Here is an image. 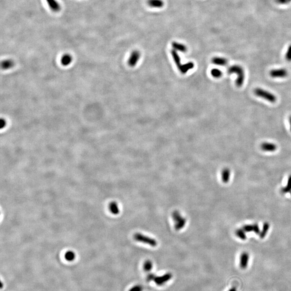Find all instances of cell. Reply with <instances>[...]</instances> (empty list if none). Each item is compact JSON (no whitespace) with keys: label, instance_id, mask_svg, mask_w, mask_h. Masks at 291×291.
Listing matches in <instances>:
<instances>
[{"label":"cell","instance_id":"cell-1","mask_svg":"<svg viewBox=\"0 0 291 291\" xmlns=\"http://www.w3.org/2000/svg\"><path fill=\"white\" fill-rule=\"evenodd\" d=\"M228 74H236L237 78L236 80V85L238 87L242 86L245 80V72L241 66L234 65L230 66L227 70Z\"/></svg>","mask_w":291,"mask_h":291},{"label":"cell","instance_id":"cell-2","mask_svg":"<svg viewBox=\"0 0 291 291\" xmlns=\"http://www.w3.org/2000/svg\"><path fill=\"white\" fill-rule=\"evenodd\" d=\"M171 215L175 222V229L176 231H180L182 230L186 226L187 219L183 217L178 210L173 211Z\"/></svg>","mask_w":291,"mask_h":291},{"label":"cell","instance_id":"cell-3","mask_svg":"<svg viewBox=\"0 0 291 291\" xmlns=\"http://www.w3.org/2000/svg\"><path fill=\"white\" fill-rule=\"evenodd\" d=\"M254 93L256 96L264 99L270 103H275L277 101V97L274 94L264 89L256 88L254 90Z\"/></svg>","mask_w":291,"mask_h":291},{"label":"cell","instance_id":"cell-4","mask_svg":"<svg viewBox=\"0 0 291 291\" xmlns=\"http://www.w3.org/2000/svg\"><path fill=\"white\" fill-rule=\"evenodd\" d=\"M134 239L137 242H143L152 247H155L157 245V241L155 239L139 232H137L134 234Z\"/></svg>","mask_w":291,"mask_h":291},{"label":"cell","instance_id":"cell-5","mask_svg":"<svg viewBox=\"0 0 291 291\" xmlns=\"http://www.w3.org/2000/svg\"><path fill=\"white\" fill-rule=\"evenodd\" d=\"M172 277L173 276L170 273H167L161 276H156L154 278V283L157 285L162 286L171 279Z\"/></svg>","mask_w":291,"mask_h":291},{"label":"cell","instance_id":"cell-6","mask_svg":"<svg viewBox=\"0 0 291 291\" xmlns=\"http://www.w3.org/2000/svg\"><path fill=\"white\" fill-rule=\"evenodd\" d=\"M288 71L285 69H278L272 70L270 72V75L273 78H285L288 76Z\"/></svg>","mask_w":291,"mask_h":291},{"label":"cell","instance_id":"cell-7","mask_svg":"<svg viewBox=\"0 0 291 291\" xmlns=\"http://www.w3.org/2000/svg\"><path fill=\"white\" fill-rule=\"evenodd\" d=\"M140 58V52L134 50L132 52L128 60V64L131 67H134L137 65Z\"/></svg>","mask_w":291,"mask_h":291},{"label":"cell","instance_id":"cell-8","mask_svg":"<svg viewBox=\"0 0 291 291\" xmlns=\"http://www.w3.org/2000/svg\"><path fill=\"white\" fill-rule=\"evenodd\" d=\"M249 260V255L247 252H242L240 257V265L242 269H245L248 266Z\"/></svg>","mask_w":291,"mask_h":291},{"label":"cell","instance_id":"cell-9","mask_svg":"<svg viewBox=\"0 0 291 291\" xmlns=\"http://www.w3.org/2000/svg\"><path fill=\"white\" fill-rule=\"evenodd\" d=\"M261 149L265 151L273 152L277 149V145L273 143H264L260 146Z\"/></svg>","mask_w":291,"mask_h":291},{"label":"cell","instance_id":"cell-10","mask_svg":"<svg viewBox=\"0 0 291 291\" xmlns=\"http://www.w3.org/2000/svg\"><path fill=\"white\" fill-rule=\"evenodd\" d=\"M48 6L54 12H59L61 9L60 3L56 0H46Z\"/></svg>","mask_w":291,"mask_h":291},{"label":"cell","instance_id":"cell-11","mask_svg":"<svg viewBox=\"0 0 291 291\" xmlns=\"http://www.w3.org/2000/svg\"><path fill=\"white\" fill-rule=\"evenodd\" d=\"M194 67V63L192 62H189L184 64H182L178 69L181 73H182V74H186V73L190 70L193 69Z\"/></svg>","mask_w":291,"mask_h":291},{"label":"cell","instance_id":"cell-12","mask_svg":"<svg viewBox=\"0 0 291 291\" xmlns=\"http://www.w3.org/2000/svg\"><path fill=\"white\" fill-rule=\"evenodd\" d=\"M212 63L218 66H226L228 64V60L223 57H215L212 59Z\"/></svg>","mask_w":291,"mask_h":291},{"label":"cell","instance_id":"cell-13","mask_svg":"<svg viewBox=\"0 0 291 291\" xmlns=\"http://www.w3.org/2000/svg\"><path fill=\"white\" fill-rule=\"evenodd\" d=\"M147 3L148 6L155 8H160L164 6V3L162 0H148Z\"/></svg>","mask_w":291,"mask_h":291},{"label":"cell","instance_id":"cell-14","mask_svg":"<svg viewBox=\"0 0 291 291\" xmlns=\"http://www.w3.org/2000/svg\"><path fill=\"white\" fill-rule=\"evenodd\" d=\"M172 46L174 48V50L180 51L182 52H186L187 51V48L186 46L181 43H177L176 42H174L172 43Z\"/></svg>","mask_w":291,"mask_h":291},{"label":"cell","instance_id":"cell-15","mask_svg":"<svg viewBox=\"0 0 291 291\" xmlns=\"http://www.w3.org/2000/svg\"><path fill=\"white\" fill-rule=\"evenodd\" d=\"M60 60H61V64L63 66H68L71 64L72 61V57L70 54H64Z\"/></svg>","mask_w":291,"mask_h":291},{"label":"cell","instance_id":"cell-16","mask_svg":"<svg viewBox=\"0 0 291 291\" xmlns=\"http://www.w3.org/2000/svg\"><path fill=\"white\" fill-rule=\"evenodd\" d=\"M230 177V170L228 168L223 169L222 173V179L223 182L227 183L229 182Z\"/></svg>","mask_w":291,"mask_h":291},{"label":"cell","instance_id":"cell-17","mask_svg":"<svg viewBox=\"0 0 291 291\" xmlns=\"http://www.w3.org/2000/svg\"><path fill=\"white\" fill-rule=\"evenodd\" d=\"M171 54L172 55V57L173 58L174 62L176 64V65L177 66V68H179L180 66L182 65V64L181 63V60H180L179 55L178 54L176 50H175L174 49L171 50Z\"/></svg>","mask_w":291,"mask_h":291},{"label":"cell","instance_id":"cell-18","mask_svg":"<svg viewBox=\"0 0 291 291\" xmlns=\"http://www.w3.org/2000/svg\"><path fill=\"white\" fill-rule=\"evenodd\" d=\"M14 65V62L10 60H3L1 63V67L3 70H8L12 68Z\"/></svg>","mask_w":291,"mask_h":291},{"label":"cell","instance_id":"cell-19","mask_svg":"<svg viewBox=\"0 0 291 291\" xmlns=\"http://www.w3.org/2000/svg\"><path fill=\"white\" fill-rule=\"evenodd\" d=\"M109 210L113 214L117 215L119 213V208L117 203L115 202H112L109 204Z\"/></svg>","mask_w":291,"mask_h":291},{"label":"cell","instance_id":"cell-20","mask_svg":"<svg viewBox=\"0 0 291 291\" xmlns=\"http://www.w3.org/2000/svg\"><path fill=\"white\" fill-rule=\"evenodd\" d=\"M269 228H270V224H268V223H265L263 224V229L262 231H260L259 234L260 237L261 238H264V237H265V236L267 234L268 230H269Z\"/></svg>","mask_w":291,"mask_h":291},{"label":"cell","instance_id":"cell-21","mask_svg":"<svg viewBox=\"0 0 291 291\" xmlns=\"http://www.w3.org/2000/svg\"><path fill=\"white\" fill-rule=\"evenodd\" d=\"M153 268V263L150 260H146L143 264V270L146 272H149Z\"/></svg>","mask_w":291,"mask_h":291},{"label":"cell","instance_id":"cell-22","mask_svg":"<svg viewBox=\"0 0 291 291\" xmlns=\"http://www.w3.org/2000/svg\"><path fill=\"white\" fill-rule=\"evenodd\" d=\"M236 234L237 237H239L240 239L242 240H245L246 239V235L245 234V231L242 229H239L236 231Z\"/></svg>","mask_w":291,"mask_h":291},{"label":"cell","instance_id":"cell-23","mask_svg":"<svg viewBox=\"0 0 291 291\" xmlns=\"http://www.w3.org/2000/svg\"><path fill=\"white\" fill-rule=\"evenodd\" d=\"M76 254L73 251H68L65 254V258L66 260L71 262L75 259Z\"/></svg>","mask_w":291,"mask_h":291},{"label":"cell","instance_id":"cell-24","mask_svg":"<svg viewBox=\"0 0 291 291\" xmlns=\"http://www.w3.org/2000/svg\"><path fill=\"white\" fill-rule=\"evenodd\" d=\"M211 74L212 77L215 78H219L222 76V72L218 69H213L211 70Z\"/></svg>","mask_w":291,"mask_h":291},{"label":"cell","instance_id":"cell-25","mask_svg":"<svg viewBox=\"0 0 291 291\" xmlns=\"http://www.w3.org/2000/svg\"><path fill=\"white\" fill-rule=\"evenodd\" d=\"M281 191L283 193H287L291 191V175L288 177L287 186L285 188L282 189Z\"/></svg>","mask_w":291,"mask_h":291},{"label":"cell","instance_id":"cell-26","mask_svg":"<svg viewBox=\"0 0 291 291\" xmlns=\"http://www.w3.org/2000/svg\"><path fill=\"white\" fill-rule=\"evenodd\" d=\"M286 60L288 62H291V44L288 47L285 56Z\"/></svg>","mask_w":291,"mask_h":291},{"label":"cell","instance_id":"cell-27","mask_svg":"<svg viewBox=\"0 0 291 291\" xmlns=\"http://www.w3.org/2000/svg\"><path fill=\"white\" fill-rule=\"evenodd\" d=\"M242 229L245 232H249L254 231V224L253 225H245L242 227Z\"/></svg>","mask_w":291,"mask_h":291},{"label":"cell","instance_id":"cell-28","mask_svg":"<svg viewBox=\"0 0 291 291\" xmlns=\"http://www.w3.org/2000/svg\"><path fill=\"white\" fill-rule=\"evenodd\" d=\"M143 288L141 286L135 285L129 289V291H143Z\"/></svg>","mask_w":291,"mask_h":291},{"label":"cell","instance_id":"cell-29","mask_svg":"<svg viewBox=\"0 0 291 291\" xmlns=\"http://www.w3.org/2000/svg\"><path fill=\"white\" fill-rule=\"evenodd\" d=\"M275 2L278 4H281V5L286 4L290 3L288 0H275Z\"/></svg>","mask_w":291,"mask_h":291},{"label":"cell","instance_id":"cell-30","mask_svg":"<svg viewBox=\"0 0 291 291\" xmlns=\"http://www.w3.org/2000/svg\"><path fill=\"white\" fill-rule=\"evenodd\" d=\"M254 233L256 234H259L260 231L259 227L257 224H254Z\"/></svg>","mask_w":291,"mask_h":291},{"label":"cell","instance_id":"cell-31","mask_svg":"<svg viewBox=\"0 0 291 291\" xmlns=\"http://www.w3.org/2000/svg\"><path fill=\"white\" fill-rule=\"evenodd\" d=\"M156 277L154 274H152V273H151V274H148V276L147 277V280L148 281H150L151 280H154V278L155 277Z\"/></svg>","mask_w":291,"mask_h":291},{"label":"cell","instance_id":"cell-32","mask_svg":"<svg viewBox=\"0 0 291 291\" xmlns=\"http://www.w3.org/2000/svg\"><path fill=\"white\" fill-rule=\"evenodd\" d=\"M0 124H1V128L3 129V127H4L6 125V120H4V119H1Z\"/></svg>","mask_w":291,"mask_h":291},{"label":"cell","instance_id":"cell-33","mask_svg":"<svg viewBox=\"0 0 291 291\" xmlns=\"http://www.w3.org/2000/svg\"><path fill=\"white\" fill-rule=\"evenodd\" d=\"M228 291H237V288L236 287H232Z\"/></svg>","mask_w":291,"mask_h":291},{"label":"cell","instance_id":"cell-34","mask_svg":"<svg viewBox=\"0 0 291 291\" xmlns=\"http://www.w3.org/2000/svg\"><path fill=\"white\" fill-rule=\"evenodd\" d=\"M289 122H290V129H291V115L289 118Z\"/></svg>","mask_w":291,"mask_h":291},{"label":"cell","instance_id":"cell-35","mask_svg":"<svg viewBox=\"0 0 291 291\" xmlns=\"http://www.w3.org/2000/svg\"><path fill=\"white\" fill-rule=\"evenodd\" d=\"M288 1H289V2H290H290H291V0H288Z\"/></svg>","mask_w":291,"mask_h":291},{"label":"cell","instance_id":"cell-36","mask_svg":"<svg viewBox=\"0 0 291 291\" xmlns=\"http://www.w3.org/2000/svg\"></svg>","mask_w":291,"mask_h":291}]
</instances>
